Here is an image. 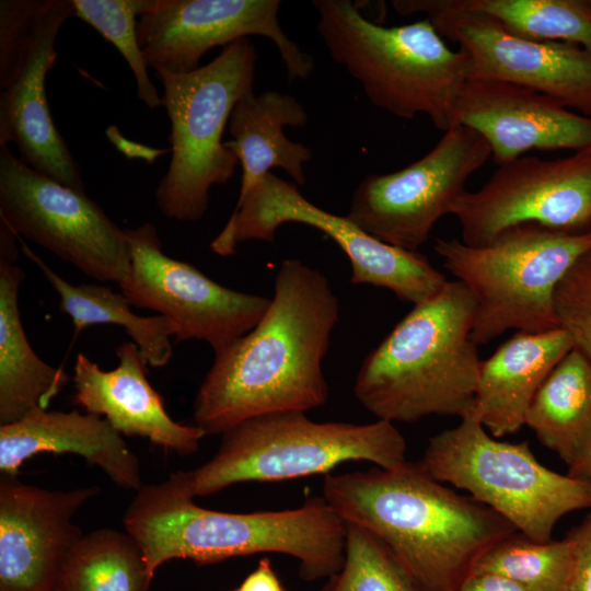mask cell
<instances>
[{
  "mask_svg": "<svg viewBox=\"0 0 591 591\" xmlns=\"http://www.w3.org/2000/svg\"><path fill=\"white\" fill-rule=\"evenodd\" d=\"M184 471L142 486L124 515V526L141 548L149 580L172 559L199 565L230 557L278 553L299 561L300 577L313 581L337 575L345 560L346 523L322 498L296 509L222 512L194 502Z\"/></svg>",
  "mask_w": 591,
  "mask_h": 591,
  "instance_id": "3",
  "label": "cell"
},
{
  "mask_svg": "<svg viewBox=\"0 0 591 591\" xmlns=\"http://www.w3.org/2000/svg\"><path fill=\"white\" fill-rule=\"evenodd\" d=\"M312 4L331 58L374 106L404 119L426 115L443 132L457 125L470 60L464 50L449 47L428 19L386 27L366 19L350 0Z\"/></svg>",
  "mask_w": 591,
  "mask_h": 591,
  "instance_id": "5",
  "label": "cell"
},
{
  "mask_svg": "<svg viewBox=\"0 0 591 591\" xmlns=\"http://www.w3.org/2000/svg\"><path fill=\"white\" fill-rule=\"evenodd\" d=\"M453 591H525L515 582L495 573H470Z\"/></svg>",
  "mask_w": 591,
  "mask_h": 591,
  "instance_id": "36",
  "label": "cell"
},
{
  "mask_svg": "<svg viewBox=\"0 0 591 591\" xmlns=\"http://www.w3.org/2000/svg\"><path fill=\"white\" fill-rule=\"evenodd\" d=\"M279 0H153L139 16L137 36L154 71L187 73L216 46L264 36L277 47L290 81L308 79L314 60L280 26Z\"/></svg>",
  "mask_w": 591,
  "mask_h": 591,
  "instance_id": "16",
  "label": "cell"
},
{
  "mask_svg": "<svg viewBox=\"0 0 591 591\" xmlns=\"http://www.w3.org/2000/svg\"><path fill=\"white\" fill-rule=\"evenodd\" d=\"M76 16L112 43L130 67L137 95L150 109L162 105L148 74V65L137 36L136 16L147 13L153 0H73Z\"/></svg>",
  "mask_w": 591,
  "mask_h": 591,
  "instance_id": "31",
  "label": "cell"
},
{
  "mask_svg": "<svg viewBox=\"0 0 591 591\" xmlns=\"http://www.w3.org/2000/svg\"><path fill=\"white\" fill-rule=\"evenodd\" d=\"M575 343L563 328L517 332L486 360H482L470 416L491 436L518 432L537 390L572 349Z\"/></svg>",
  "mask_w": 591,
  "mask_h": 591,
  "instance_id": "21",
  "label": "cell"
},
{
  "mask_svg": "<svg viewBox=\"0 0 591 591\" xmlns=\"http://www.w3.org/2000/svg\"><path fill=\"white\" fill-rule=\"evenodd\" d=\"M587 3H588L589 7L591 8V0H587Z\"/></svg>",
  "mask_w": 591,
  "mask_h": 591,
  "instance_id": "39",
  "label": "cell"
},
{
  "mask_svg": "<svg viewBox=\"0 0 591 591\" xmlns=\"http://www.w3.org/2000/svg\"><path fill=\"white\" fill-rule=\"evenodd\" d=\"M45 452L78 454L124 489L143 486L137 455L99 415L39 408L0 425V474L16 475L25 460Z\"/></svg>",
  "mask_w": 591,
  "mask_h": 591,
  "instance_id": "20",
  "label": "cell"
},
{
  "mask_svg": "<svg viewBox=\"0 0 591 591\" xmlns=\"http://www.w3.org/2000/svg\"><path fill=\"white\" fill-rule=\"evenodd\" d=\"M418 464L534 541H551L557 522L568 513L591 510L589 483L544 466L526 441L497 440L470 415L432 436Z\"/></svg>",
  "mask_w": 591,
  "mask_h": 591,
  "instance_id": "9",
  "label": "cell"
},
{
  "mask_svg": "<svg viewBox=\"0 0 591 591\" xmlns=\"http://www.w3.org/2000/svg\"><path fill=\"white\" fill-rule=\"evenodd\" d=\"M151 581L140 546L128 532L99 529L66 554L54 591H148Z\"/></svg>",
  "mask_w": 591,
  "mask_h": 591,
  "instance_id": "27",
  "label": "cell"
},
{
  "mask_svg": "<svg viewBox=\"0 0 591 591\" xmlns=\"http://www.w3.org/2000/svg\"><path fill=\"white\" fill-rule=\"evenodd\" d=\"M72 16L73 0L0 1V91L14 82L40 49L55 45L61 26Z\"/></svg>",
  "mask_w": 591,
  "mask_h": 591,
  "instance_id": "30",
  "label": "cell"
},
{
  "mask_svg": "<svg viewBox=\"0 0 591 591\" xmlns=\"http://www.w3.org/2000/svg\"><path fill=\"white\" fill-rule=\"evenodd\" d=\"M308 119L306 111L296 97L278 91L259 95L251 92L235 103L229 119L232 140L224 144L242 166L236 202L275 167L286 171L296 184H305L304 165L311 161L312 150L289 140L283 128L304 127Z\"/></svg>",
  "mask_w": 591,
  "mask_h": 591,
  "instance_id": "23",
  "label": "cell"
},
{
  "mask_svg": "<svg viewBox=\"0 0 591 591\" xmlns=\"http://www.w3.org/2000/svg\"><path fill=\"white\" fill-rule=\"evenodd\" d=\"M313 227L329 236L351 264L350 282L392 291L399 300L418 305L436 296L448 282L419 252L385 244L368 234L347 216L331 213L310 200L299 188L269 172L236 202L227 224L211 242L220 256L235 253L240 243L274 242L286 223Z\"/></svg>",
  "mask_w": 591,
  "mask_h": 591,
  "instance_id": "10",
  "label": "cell"
},
{
  "mask_svg": "<svg viewBox=\"0 0 591 591\" xmlns=\"http://www.w3.org/2000/svg\"><path fill=\"white\" fill-rule=\"evenodd\" d=\"M456 120L487 141L498 165L531 150L578 151L591 146V117L543 93L499 80H468Z\"/></svg>",
  "mask_w": 591,
  "mask_h": 591,
  "instance_id": "18",
  "label": "cell"
},
{
  "mask_svg": "<svg viewBox=\"0 0 591 591\" xmlns=\"http://www.w3.org/2000/svg\"><path fill=\"white\" fill-rule=\"evenodd\" d=\"M473 317L466 287L448 281L364 358L354 384L358 402L393 424L467 416L482 362L471 338Z\"/></svg>",
  "mask_w": 591,
  "mask_h": 591,
  "instance_id": "4",
  "label": "cell"
},
{
  "mask_svg": "<svg viewBox=\"0 0 591 591\" xmlns=\"http://www.w3.org/2000/svg\"><path fill=\"white\" fill-rule=\"evenodd\" d=\"M590 246L591 233L568 234L526 223L482 246L455 237L438 239L434 251L474 300L471 338L478 346L509 329L540 333L558 328L554 290Z\"/></svg>",
  "mask_w": 591,
  "mask_h": 591,
  "instance_id": "8",
  "label": "cell"
},
{
  "mask_svg": "<svg viewBox=\"0 0 591 591\" xmlns=\"http://www.w3.org/2000/svg\"><path fill=\"white\" fill-rule=\"evenodd\" d=\"M576 552L572 531L563 540L547 542L515 532L485 552L470 573L499 575L525 591H563L572 572Z\"/></svg>",
  "mask_w": 591,
  "mask_h": 591,
  "instance_id": "28",
  "label": "cell"
},
{
  "mask_svg": "<svg viewBox=\"0 0 591 591\" xmlns=\"http://www.w3.org/2000/svg\"><path fill=\"white\" fill-rule=\"evenodd\" d=\"M323 591H345L338 581L336 580L335 576L331 577V581L324 588Z\"/></svg>",
  "mask_w": 591,
  "mask_h": 591,
  "instance_id": "38",
  "label": "cell"
},
{
  "mask_svg": "<svg viewBox=\"0 0 591 591\" xmlns=\"http://www.w3.org/2000/svg\"><path fill=\"white\" fill-rule=\"evenodd\" d=\"M553 304L559 327L591 363V246L556 285Z\"/></svg>",
  "mask_w": 591,
  "mask_h": 591,
  "instance_id": "33",
  "label": "cell"
},
{
  "mask_svg": "<svg viewBox=\"0 0 591 591\" xmlns=\"http://www.w3.org/2000/svg\"><path fill=\"white\" fill-rule=\"evenodd\" d=\"M237 591H286L268 558L258 561L257 567L242 581Z\"/></svg>",
  "mask_w": 591,
  "mask_h": 591,
  "instance_id": "35",
  "label": "cell"
},
{
  "mask_svg": "<svg viewBox=\"0 0 591 591\" xmlns=\"http://www.w3.org/2000/svg\"><path fill=\"white\" fill-rule=\"evenodd\" d=\"M125 233L131 269L121 292L131 305L172 322L177 340H204L218 354L252 331L267 311L270 298L232 290L167 256L153 223Z\"/></svg>",
  "mask_w": 591,
  "mask_h": 591,
  "instance_id": "15",
  "label": "cell"
},
{
  "mask_svg": "<svg viewBox=\"0 0 591 591\" xmlns=\"http://www.w3.org/2000/svg\"><path fill=\"white\" fill-rule=\"evenodd\" d=\"M233 591H237V590H233Z\"/></svg>",
  "mask_w": 591,
  "mask_h": 591,
  "instance_id": "40",
  "label": "cell"
},
{
  "mask_svg": "<svg viewBox=\"0 0 591 591\" xmlns=\"http://www.w3.org/2000/svg\"><path fill=\"white\" fill-rule=\"evenodd\" d=\"M323 498L345 523L376 536L419 591H453L485 552L518 532L408 461L392 470L327 474Z\"/></svg>",
  "mask_w": 591,
  "mask_h": 591,
  "instance_id": "2",
  "label": "cell"
},
{
  "mask_svg": "<svg viewBox=\"0 0 591 591\" xmlns=\"http://www.w3.org/2000/svg\"><path fill=\"white\" fill-rule=\"evenodd\" d=\"M115 351L118 364L108 371L78 354L72 403L86 413L103 415L121 434L146 438L179 455L195 453L206 433L196 425H183L170 417L163 398L147 379L148 363L138 346L125 341Z\"/></svg>",
  "mask_w": 591,
  "mask_h": 591,
  "instance_id": "19",
  "label": "cell"
},
{
  "mask_svg": "<svg viewBox=\"0 0 591 591\" xmlns=\"http://www.w3.org/2000/svg\"><path fill=\"white\" fill-rule=\"evenodd\" d=\"M57 59L55 45L40 49L14 82L0 91V147L16 144L35 172L85 193L80 167L51 119L45 79Z\"/></svg>",
  "mask_w": 591,
  "mask_h": 591,
  "instance_id": "22",
  "label": "cell"
},
{
  "mask_svg": "<svg viewBox=\"0 0 591 591\" xmlns=\"http://www.w3.org/2000/svg\"><path fill=\"white\" fill-rule=\"evenodd\" d=\"M524 426L568 467L583 452L591 439V363L577 348L542 383Z\"/></svg>",
  "mask_w": 591,
  "mask_h": 591,
  "instance_id": "25",
  "label": "cell"
},
{
  "mask_svg": "<svg viewBox=\"0 0 591 591\" xmlns=\"http://www.w3.org/2000/svg\"><path fill=\"white\" fill-rule=\"evenodd\" d=\"M339 316L327 278L300 259H283L260 321L215 354L194 399L196 426L222 434L254 417L323 406V360Z\"/></svg>",
  "mask_w": 591,
  "mask_h": 591,
  "instance_id": "1",
  "label": "cell"
},
{
  "mask_svg": "<svg viewBox=\"0 0 591 591\" xmlns=\"http://www.w3.org/2000/svg\"><path fill=\"white\" fill-rule=\"evenodd\" d=\"M567 474L591 485V439L576 462L568 467Z\"/></svg>",
  "mask_w": 591,
  "mask_h": 591,
  "instance_id": "37",
  "label": "cell"
},
{
  "mask_svg": "<svg viewBox=\"0 0 591 591\" xmlns=\"http://www.w3.org/2000/svg\"><path fill=\"white\" fill-rule=\"evenodd\" d=\"M221 436L212 459L184 471L193 497L237 483L327 475L349 461L389 470L407 462L404 436L393 422L381 419L363 425L316 422L301 412L276 413L244 420Z\"/></svg>",
  "mask_w": 591,
  "mask_h": 591,
  "instance_id": "6",
  "label": "cell"
},
{
  "mask_svg": "<svg viewBox=\"0 0 591 591\" xmlns=\"http://www.w3.org/2000/svg\"><path fill=\"white\" fill-rule=\"evenodd\" d=\"M23 252L59 296V309L70 316L76 334L95 324L121 326L148 364L155 368L167 364L173 356L171 337L175 335V327L165 316L137 315L123 292L94 283L72 285L25 244Z\"/></svg>",
  "mask_w": 591,
  "mask_h": 591,
  "instance_id": "26",
  "label": "cell"
},
{
  "mask_svg": "<svg viewBox=\"0 0 591 591\" xmlns=\"http://www.w3.org/2000/svg\"><path fill=\"white\" fill-rule=\"evenodd\" d=\"M392 5L399 15L425 13L444 39L466 53L471 79L525 86L591 117V50L518 36L457 0H394Z\"/></svg>",
  "mask_w": 591,
  "mask_h": 591,
  "instance_id": "13",
  "label": "cell"
},
{
  "mask_svg": "<svg viewBox=\"0 0 591 591\" xmlns=\"http://www.w3.org/2000/svg\"><path fill=\"white\" fill-rule=\"evenodd\" d=\"M23 270L0 257V425L21 420L36 409H47L70 381L61 368L39 358L23 328L19 291Z\"/></svg>",
  "mask_w": 591,
  "mask_h": 591,
  "instance_id": "24",
  "label": "cell"
},
{
  "mask_svg": "<svg viewBox=\"0 0 591 591\" xmlns=\"http://www.w3.org/2000/svg\"><path fill=\"white\" fill-rule=\"evenodd\" d=\"M0 220L85 275L119 287L131 269L125 230L85 193L66 187L0 147Z\"/></svg>",
  "mask_w": 591,
  "mask_h": 591,
  "instance_id": "11",
  "label": "cell"
},
{
  "mask_svg": "<svg viewBox=\"0 0 591 591\" xmlns=\"http://www.w3.org/2000/svg\"><path fill=\"white\" fill-rule=\"evenodd\" d=\"M335 578L345 591H419L376 536L350 523H346L344 566Z\"/></svg>",
  "mask_w": 591,
  "mask_h": 591,
  "instance_id": "32",
  "label": "cell"
},
{
  "mask_svg": "<svg viewBox=\"0 0 591 591\" xmlns=\"http://www.w3.org/2000/svg\"><path fill=\"white\" fill-rule=\"evenodd\" d=\"M530 39L565 42L591 50V8L587 0H457Z\"/></svg>",
  "mask_w": 591,
  "mask_h": 591,
  "instance_id": "29",
  "label": "cell"
},
{
  "mask_svg": "<svg viewBox=\"0 0 591 591\" xmlns=\"http://www.w3.org/2000/svg\"><path fill=\"white\" fill-rule=\"evenodd\" d=\"M256 60L255 46L245 37L192 72L155 70L171 124V160L155 189L165 217L199 220L208 209L211 187L233 177L239 159L222 135L235 103L253 92Z\"/></svg>",
  "mask_w": 591,
  "mask_h": 591,
  "instance_id": "7",
  "label": "cell"
},
{
  "mask_svg": "<svg viewBox=\"0 0 591 591\" xmlns=\"http://www.w3.org/2000/svg\"><path fill=\"white\" fill-rule=\"evenodd\" d=\"M571 531L577 538L576 560L563 591H591V510Z\"/></svg>",
  "mask_w": 591,
  "mask_h": 591,
  "instance_id": "34",
  "label": "cell"
},
{
  "mask_svg": "<svg viewBox=\"0 0 591 591\" xmlns=\"http://www.w3.org/2000/svg\"><path fill=\"white\" fill-rule=\"evenodd\" d=\"M99 493L97 486L49 490L0 474V591H54L83 534L72 517Z\"/></svg>",
  "mask_w": 591,
  "mask_h": 591,
  "instance_id": "17",
  "label": "cell"
},
{
  "mask_svg": "<svg viewBox=\"0 0 591 591\" xmlns=\"http://www.w3.org/2000/svg\"><path fill=\"white\" fill-rule=\"evenodd\" d=\"M451 215L460 223L461 241L471 246L526 223L591 233V146L567 158L523 155L498 165L479 189L456 200Z\"/></svg>",
  "mask_w": 591,
  "mask_h": 591,
  "instance_id": "14",
  "label": "cell"
},
{
  "mask_svg": "<svg viewBox=\"0 0 591 591\" xmlns=\"http://www.w3.org/2000/svg\"><path fill=\"white\" fill-rule=\"evenodd\" d=\"M489 158L487 141L474 129L456 125L408 166L366 176L352 194L347 217L385 244L418 252Z\"/></svg>",
  "mask_w": 591,
  "mask_h": 591,
  "instance_id": "12",
  "label": "cell"
}]
</instances>
